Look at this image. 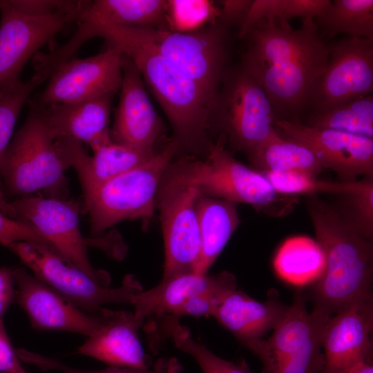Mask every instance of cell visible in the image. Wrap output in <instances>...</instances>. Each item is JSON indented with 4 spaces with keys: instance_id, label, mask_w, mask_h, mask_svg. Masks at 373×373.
<instances>
[{
    "instance_id": "d590c367",
    "label": "cell",
    "mask_w": 373,
    "mask_h": 373,
    "mask_svg": "<svg viewBox=\"0 0 373 373\" xmlns=\"http://www.w3.org/2000/svg\"><path fill=\"white\" fill-rule=\"evenodd\" d=\"M10 7L31 16H46L57 12L80 16L87 1L4 0ZM79 19V18H78Z\"/></svg>"
},
{
    "instance_id": "1f68e13d",
    "label": "cell",
    "mask_w": 373,
    "mask_h": 373,
    "mask_svg": "<svg viewBox=\"0 0 373 373\" xmlns=\"http://www.w3.org/2000/svg\"><path fill=\"white\" fill-rule=\"evenodd\" d=\"M330 0H254L246 17L240 26L238 38L244 39L251 28L264 18L280 21L301 17L316 19Z\"/></svg>"
},
{
    "instance_id": "cb8c5ba5",
    "label": "cell",
    "mask_w": 373,
    "mask_h": 373,
    "mask_svg": "<svg viewBox=\"0 0 373 373\" xmlns=\"http://www.w3.org/2000/svg\"><path fill=\"white\" fill-rule=\"evenodd\" d=\"M196 211L201 240L195 273L207 274L240 223L237 204L200 193Z\"/></svg>"
},
{
    "instance_id": "8fae6325",
    "label": "cell",
    "mask_w": 373,
    "mask_h": 373,
    "mask_svg": "<svg viewBox=\"0 0 373 373\" xmlns=\"http://www.w3.org/2000/svg\"><path fill=\"white\" fill-rule=\"evenodd\" d=\"M329 59L308 99L307 115L373 92V40L345 37L327 44Z\"/></svg>"
},
{
    "instance_id": "9a60e30c",
    "label": "cell",
    "mask_w": 373,
    "mask_h": 373,
    "mask_svg": "<svg viewBox=\"0 0 373 373\" xmlns=\"http://www.w3.org/2000/svg\"><path fill=\"white\" fill-rule=\"evenodd\" d=\"M0 90L20 82L28 59L78 15L57 12L46 16L23 14L0 0Z\"/></svg>"
},
{
    "instance_id": "74e56055",
    "label": "cell",
    "mask_w": 373,
    "mask_h": 373,
    "mask_svg": "<svg viewBox=\"0 0 373 373\" xmlns=\"http://www.w3.org/2000/svg\"><path fill=\"white\" fill-rule=\"evenodd\" d=\"M23 362L32 364L42 370H56L63 373H153L149 369H137L108 366L104 369L88 370L68 366L59 361L24 350L21 354Z\"/></svg>"
},
{
    "instance_id": "ba28073f",
    "label": "cell",
    "mask_w": 373,
    "mask_h": 373,
    "mask_svg": "<svg viewBox=\"0 0 373 373\" xmlns=\"http://www.w3.org/2000/svg\"><path fill=\"white\" fill-rule=\"evenodd\" d=\"M306 303L298 291L271 336L245 345L260 359L262 373H321L323 334L331 317L309 313Z\"/></svg>"
},
{
    "instance_id": "ffe728a7",
    "label": "cell",
    "mask_w": 373,
    "mask_h": 373,
    "mask_svg": "<svg viewBox=\"0 0 373 373\" xmlns=\"http://www.w3.org/2000/svg\"><path fill=\"white\" fill-rule=\"evenodd\" d=\"M237 288L233 274L223 271L216 274H184L162 280L156 286L141 291L131 305L133 315L142 325L149 317L170 314L189 300L202 294Z\"/></svg>"
},
{
    "instance_id": "4fadbf2b",
    "label": "cell",
    "mask_w": 373,
    "mask_h": 373,
    "mask_svg": "<svg viewBox=\"0 0 373 373\" xmlns=\"http://www.w3.org/2000/svg\"><path fill=\"white\" fill-rule=\"evenodd\" d=\"M10 204L17 219L35 227L63 258L93 278L110 285L109 274L95 269L88 260L89 242L79 229V206L76 201L28 195L17 198Z\"/></svg>"
},
{
    "instance_id": "277c9868",
    "label": "cell",
    "mask_w": 373,
    "mask_h": 373,
    "mask_svg": "<svg viewBox=\"0 0 373 373\" xmlns=\"http://www.w3.org/2000/svg\"><path fill=\"white\" fill-rule=\"evenodd\" d=\"M224 141L222 134L211 142L204 160L186 157L172 161L159 187L191 186L207 196L249 204L270 216L287 214L296 202L294 196L278 193L262 173L236 160Z\"/></svg>"
},
{
    "instance_id": "603a6c76",
    "label": "cell",
    "mask_w": 373,
    "mask_h": 373,
    "mask_svg": "<svg viewBox=\"0 0 373 373\" xmlns=\"http://www.w3.org/2000/svg\"><path fill=\"white\" fill-rule=\"evenodd\" d=\"M288 308L276 299L258 301L235 289L224 297L212 317L246 345L273 330Z\"/></svg>"
},
{
    "instance_id": "60d3db41",
    "label": "cell",
    "mask_w": 373,
    "mask_h": 373,
    "mask_svg": "<svg viewBox=\"0 0 373 373\" xmlns=\"http://www.w3.org/2000/svg\"><path fill=\"white\" fill-rule=\"evenodd\" d=\"M254 0L220 1L219 16L217 21L229 27L238 24L239 27L253 3Z\"/></svg>"
},
{
    "instance_id": "ee69618b",
    "label": "cell",
    "mask_w": 373,
    "mask_h": 373,
    "mask_svg": "<svg viewBox=\"0 0 373 373\" xmlns=\"http://www.w3.org/2000/svg\"><path fill=\"white\" fill-rule=\"evenodd\" d=\"M153 373H162V372H160L159 371H153Z\"/></svg>"
},
{
    "instance_id": "5b68a950",
    "label": "cell",
    "mask_w": 373,
    "mask_h": 373,
    "mask_svg": "<svg viewBox=\"0 0 373 373\" xmlns=\"http://www.w3.org/2000/svg\"><path fill=\"white\" fill-rule=\"evenodd\" d=\"M177 152L178 144L172 140L144 164L84 194L90 235L98 236L125 220H140L148 227L160 180Z\"/></svg>"
},
{
    "instance_id": "ab89813d",
    "label": "cell",
    "mask_w": 373,
    "mask_h": 373,
    "mask_svg": "<svg viewBox=\"0 0 373 373\" xmlns=\"http://www.w3.org/2000/svg\"><path fill=\"white\" fill-rule=\"evenodd\" d=\"M21 361L0 319V373H28Z\"/></svg>"
},
{
    "instance_id": "e0dca14e",
    "label": "cell",
    "mask_w": 373,
    "mask_h": 373,
    "mask_svg": "<svg viewBox=\"0 0 373 373\" xmlns=\"http://www.w3.org/2000/svg\"><path fill=\"white\" fill-rule=\"evenodd\" d=\"M275 128L283 137L307 147L323 168L335 172L341 182L373 176L372 138L287 120L276 119Z\"/></svg>"
},
{
    "instance_id": "30bf717a",
    "label": "cell",
    "mask_w": 373,
    "mask_h": 373,
    "mask_svg": "<svg viewBox=\"0 0 373 373\" xmlns=\"http://www.w3.org/2000/svg\"><path fill=\"white\" fill-rule=\"evenodd\" d=\"M213 123L231 146L247 156L276 133L275 115L267 94L240 66L224 78Z\"/></svg>"
},
{
    "instance_id": "f1b7e54d",
    "label": "cell",
    "mask_w": 373,
    "mask_h": 373,
    "mask_svg": "<svg viewBox=\"0 0 373 373\" xmlns=\"http://www.w3.org/2000/svg\"><path fill=\"white\" fill-rule=\"evenodd\" d=\"M307 126L332 129L373 139V95L354 99L307 115Z\"/></svg>"
},
{
    "instance_id": "4316f807",
    "label": "cell",
    "mask_w": 373,
    "mask_h": 373,
    "mask_svg": "<svg viewBox=\"0 0 373 373\" xmlns=\"http://www.w3.org/2000/svg\"><path fill=\"white\" fill-rule=\"evenodd\" d=\"M247 157L251 167L261 173L303 171L318 175L324 171L307 147L277 131Z\"/></svg>"
},
{
    "instance_id": "f35d334b",
    "label": "cell",
    "mask_w": 373,
    "mask_h": 373,
    "mask_svg": "<svg viewBox=\"0 0 373 373\" xmlns=\"http://www.w3.org/2000/svg\"><path fill=\"white\" fill-rule=\"evenodd\" d=\"M231 290L233 289H220L199 295L179 307L173 315L212 316L224 297Z\"/></svg>"
},
{
    "instance_id": "e575fe53",
    "label": "cell",
    "mask_w": 373,
    "mask_h": 373,
    "mask_svg": "<svg viewBox=\"0 0 373 373\" xmlns=\"http://www.w3.org/2000/svg\"><path fill=\"white\" fill-rule=\"evenodd\" d=\"M169 30L190 32L202 23H214L219 16V8L208 1H167Z\"/></svg>"
},
{
    "instance_id": "7402d4cb",
    "label": "cell",
    "mask_w": 373,
    "mask_h": 373,
    "mask_svg": "<svg viewBox=\"0 0 373 373\" xmlns=\"http://www.w3.org/2000/svg\"><path fill=\"white\" fill-rule=\"evenodd\" d=\"M115 94L75 104H50L36 109L53 140L70 137L90 146L109 132Z\"/></svg>"
},
{
    "instance_id": "6da1fadb",
    "label": "cell",
    "mask_w": 373,
    "mask_h": 373,
    "mask_svg": "<svg viewBox=\"0 0 373 373\" xmlns=\"http://www.w3.org/2000/svg\"><path fill=\"white\" fill-rule=\"evenodd\" d=\"M315 19L298 29L288 21L264 18L249 30L240 67L263 89L276 119L300 122L310 94L328 63L327 44Z\"/></svg>"
},
{
    "instance_id": "7bdbcfd3",
    "label": "cell",
    "mask_w": 373,
    "mask_h": 373,
    "mask_svg": "<svg viewBox=\"0 0 373 373\" xmlns=\"http://www.w3.org/2000/svg\"><path fill=\"white\" fill-rule=\"evenodd\" d=\"M347 373H373V366L370 361H363L354 365Z\"/></svg>"
},
{
    "instance_id": "f546056e",
    "label": "cell",
    "mask_w": 373,
    "mask_h": 373,
    "mask_svg": "<svg viewBox=\"0 0 373 373\" xmlns=\"http://www.w3.org/2000/svg\"><path fill=\"white\" fill-rule=\"evenodd\" d=\"M47 78L44 74L35 73L28 80L20 81L0 90V212L14 219L17 218L16 215L3 193L1 177L2 162L23 106L32 92Z\"/></svg>"
},
{
    "instance_id": "d4e9b609",
    "label": "cell",
    "mask_w": 373,
    "mask_h": 373,
    "mask_svg": "<svg viewBox=\"0 0 373 373\" xmlns=\"http://www.w3.org/2000/svg\"><path fill=\"white\" fill-rule=\"evenodd\" d=\"M167 1H88L77 21L98 20L133 29L169 30Z\"/></svg>"
},
{
    "instance_id": "8992f818",
    "label": "cell",
    "mask_w": 373,
    "mask_h": 373,
    "mask_svg": "<svg viewBox=\"0 0 373 373\" xmlns=\"http://www.w3.org/2000/svg\"><path fill=\"white\" fill-rule=\"evenodd\" d=\"M66 166L39 112L30 108L3 156L1 177L4 194L19 198L44 190L49 198L67 193Z\"/></svg>"
},
{
    "instance_id": "8d00e7d4",
    "label": "cell",
    "mask_w": 373,
    "mask_h": 373,
    "mask_svg": "<svg viewBox=\"0 0 373 373\" xmlns=\"http://www.w3.org/2000/svg\"><path fill=\"white\" fill-rule=\"evenodd\" d=\"M17 242L41 244L56 251L50 242L31 224L0 212V244L8 247Z\"/></svg>"
},
{
    "instance_id": "9c48e42d",
    "label": "cell",
    "mask_w": 373,
    "mask_h": 373,
    "mask_svg": "<svg viewBox=\"0 0 373 373\" xmlns=\"http://www.w3.org/2000/svg\"><path fill=\"white\" fill-rule=\"evenodd\" d=\"M228 28L216 21L190 32L131 29L217 102L228 71Z\"/></svg>"
},
{
    "instance_id": "ac0fdd59",
    "label": "cell",
    "mask_w": 373,
    "mask_h": 373,
    "mask_svg": "<svg viewBox=\"0 0 373 373\" xmlns=\"http://www.w3.org/2000/svg\"><path fill=\"white\" fill-rule=\"evenodd\" d=\"M119 90V101L110 129L112 140L142 152L155 153V145L164 132V126L138 69L124 55Z\"/></svg>"
},
{
    "instance_id": "b9f144b4",
    "label": "cell",
    "mask_w": 373,
    "mask_h": 373,
    "mask_svg": "<svg viewBox=\"0 0 373 373\" xmlns=\"http://www.w3.org/2000/svg\"><path fill=\"white\" fill-rule=\"evenodd\" d=\"M13 269L0 267V319H2L11 304L16 300V285Z\"/></svg>"
},
{
    "instance_id": "52a82bcc",
    "label": "cell",
    "mask_w": 373,
    "mask_h": 373,
    "mask_svg": "<svg viewBox=\"0 0 373 373\" xmlns=\"http://www.w3.org/2000/svg\"><path fill=\"white\" fill-rule=\"evenodd\" d=\"M8 248L36 278L90 314L103 313L106 305H131L135 296L143 290L140 283L131 275L124 278L121 286L111 287L44 245L17 242Z\"/></svg>"
},
{
    "instance_id": "83f0119b",
    "label": "cell",
    "mask_w": 373,
    "mask_h": 373,
    "mask_svg": "<svg viewBox=\"0 0 373 373\" xmlns=\"http://www.w3.org/2000/svg\"><path fill=\"white\" fill-rule=\"evenodd\" d=\"M314 21L328 38L345 34L373 40V0L331 1Z\"/></svg>"
},
{
    "instance_id": "7c38bea8",
    "label": "cell",
    "mask_w": 373,
    "mask_h": 373,
    "mask_svg": "<svg viewBox=\"0 0 373 373\" xmlns=\"http://www.w3.org/2000/svg\"><path fill=\"white\" fill-rule=\"evenodd\" d=\"M123 58L121 50L114 46L92 57L71 58L53 70L31 107L75 104L115 94L122 84Z\"/></svg>"
},
{
    "instance_id": "4dcf8cb0",
    "label": "cell",
    "mask_w": 373,
    "mask_h": 373,
    "mask_svg": "<svg viewBox=\"0 0 373 373\" xmlns=\"http://www.w3.org/2000/svg\"><path fill=\"white\" fill-rule=\"evenodd\" d=\"M329 203L339 216L362 236L373 240V176L349 182Z\"/></svg>"
},
{
    "instance_id": "5bb4252c",
    "label": "cell",
    "mask_w": 373,
    "mask_h": 373,
    "mask_svg": "<svg viewBox=\"0 0 373 373\" xmlns=\"http://www.w3.org/2000/svg\"><path fill=\"white\" fill-rule=\"evenodd\" d=\"M199 191L193 187L158 188L159 209L164 245L162 280L195 272L201 249L196 211Z\"/></svg>"
},
{
    "instance_id": "44dd1931",
    "label": "cell",
    "mask_w": 373,
    "mask_h": 373,
    "mask_svg": "<svg viewBox=\"0 0 373 373\" xmlns=\"http://www.w3.org/2000/svg\"><path fill=\"white\" fill-rule=\"evenodd\" d=\"M140 327L133 312L113 311L105 324L87 337L77 352L108 366L149 369L151 360L138 334Z\"/></svg>"
},
{
    "instance_id": "484cf974",
    "label": "cell",
    "mask_w": 373,
    "mask_h": 373,
    "mask_svg": "<svg viewBox=\"0 0 373 373\" xmlns=\"http://www.w3.org/2000/svg\"><path fill=\"white\" fill-rule=\"evenodd\" d=\"M323 251L316 240L305 236L287 240L278 250L274 267L284 281L296 286L314 284L325 268Z\"/></svg>"
},
{
    "instance_id": "3957f363",
    "label": "cell",
    "mask_w": 373,
    "mask_h": 373,
    "mask_svg": "<svg viewBox=\"0 0 373 373\" xmlns=\"http://www.w3.org/2000/svg\"><path fill=\"white\" fill-rule=\"evenodd\" d=\"M305 202L325 261L314 284L312 311L330 318L353 302L372 296L373 240L355 231L318 195H308Z\"/></svg>"
},
{
    "instance_id": "836d02e7",
    "label": "cell",
    "mask_w": 373,
    "mask_h": 373,
    "mask_svg": "<svg viewBox=\"0 0 373 373\" xmlns=\"http://www.w3.org/2000/svg\"><path fill=\"white\" fill-rule=\"evenodd\" d=\"M171 334L176 347L190 355L203 373H251L243 360L236 363L213 353L195 341L185 326L175 324L171 330Z\"/></svg>"
},
{
    "instance_id": "7a4b0ae2",
    "label": "cell",
    "mask_w": 373,
    "mask_h": 373,
    "mask_svg": "<svg viewBox=\"0 0 373 373\" xmlns=\"http://www.w3.org/2000/svg\"><path fill=\"white\" fill-rule=\"evenodd\" d=\"M87 22L95 37L105 39L135 65L171 123L178 151L206 155L216 102L132 29L98 20Z\"/></svg>"
},
{
    "instance_id": "d6a6232c",
    "label": "cell",
    "mask_w": 373,
    "mask_h": 373,
    "mask_svg": "<svg viewBox=\"0 0 373 373\" xmlns=\"http://www.w3.org/2000/svg\"><path fill=\"white\" fill-rule=\"evenodd\" d=\"M262 173L278 193L288 196L336 195L344 192L349 184V182L323 180L317 175L303 171Z\"/></svg>"
},
{
    "instance_id": "d6986e66",
    "label": "cell",
    "mask_w": 373,
    "mask_h": 373,
    "mask_svg": "<svg viewBox=\"0 0 373 373\" xmlns=\"http://www.w3.org/2000/svg\"><path fill=\"white\" fill-rule=\"evenodd\" d=\"M372 329V296L358 299L333 315L323 334L321 373H347L356 364L369 361Z\"/></svg>"
},
{
    "instance_id": "2e32d148",
    "label": "cell",
    "mask_w": 373,
    "mask_h": 373,
    "mask_svg": "<svg viewBox=\"0 0 373 373\" xmlns=\"http://www.w3.org/2000/svg\"><path fill=\"white\" fill-rule=\"evenodd\" d=\"M16 300L38 331H63L94 334L108 321L113 310L88 314L57 290L22 267L13 269Z\"/></svg>"
}]
</instances>
